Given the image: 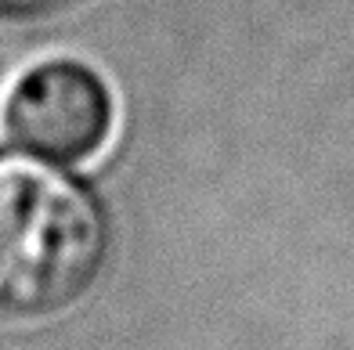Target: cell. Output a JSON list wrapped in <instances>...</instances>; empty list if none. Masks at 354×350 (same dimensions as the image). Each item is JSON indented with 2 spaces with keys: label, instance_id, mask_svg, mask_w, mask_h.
<instances>
[{
  "label": "cell",
  "instance_id": "obj_3",
  "mask_svg": "<svg viewBox=\"0 0 354 350\" xmlns=\"http://www.w3.org/2000/svg\"><path fill=\"white\" fill-rule=\"evenodd\" d=\"M73 4L76 0H0V14H8V19H44V14H58Z\"/></svg>",
  "mask_w": 354,
  "mask_h": 350
},
{
  "label": "cell",
  "instance_id": "obj_2",
  "mask_svg": "<svg viewBox=\"0 0 354 350\" xmlns=\"http://www.w3.org/2000/svg\"><path fill=\"white\" fill-rule=\"evenodd\" d=\"M0 126L19 152L76 166L109 145L116 98L87 61L44 58L11 79L0 101Z\"/></svg>",
  "mask_w": 354,
  "mask_h": 350
},
{
  "label": "cell",
  "instance_id": "obj_1",
  "mask_svg": "<svg viewBox=\"0 0 354 350\" xmlns=\"http://www.w3.org/2000/svg\"><path fill=\"white\" fill-rule=\"evenodd\" d=\"M112 220L94 184L66 163L0 155V325H40L102 282Z\"/></svg>",
  "mask_w": 354,
  "mask_h": 350
}]
</instances>
